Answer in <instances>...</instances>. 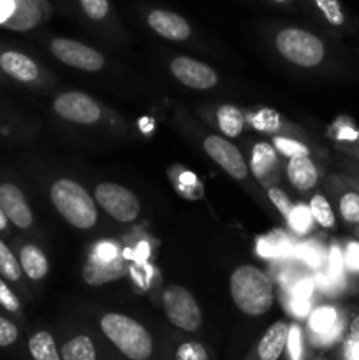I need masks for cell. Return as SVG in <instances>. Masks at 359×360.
<instances>
[{
	"mask_svg": "<svg viewBox=\"0 0 359 360\" xmlns=\"http://www.w3.org/2000/svg\"><path fill=\"white\" fill-rule=\"evenodd\" d=\"M176 360H208V352L201 343L189 341V343L180 345L176 350Z\"/></svg>",
	"mask_w": 359,
	"mask_h": 360,
	"instance_id": "obj_34",
	"label": "cell"
},
{
	"mask_svg": "<svg viewBox=\"0 0 359 360\" xmlns=\"http://www.w3.org/2000/svg\"><path fill=\"white\" fill-rule=\"evenodd\" d=\"M218 127H220L222 134L227 137H236L241 134L245 120H243L241 111L234 105H222L217 112Z\"/></svg>",
	"mask_w": 359,
	"mask_h": 360,
	"instance_id": "obj_25",
	"label": "cell"
},
{
	"mask_svg": "<svg viewBox=\"0 0 359 360\" xmlns=\"http://www.w3.org/2000/svg\"><path fill=\"white\" fill-rule=\"evenodd\" d=\"M312 2L327 25L334 28L348 27V16L340 0H312Z\"/></svg>",
	"mask_w": 359,
	"mask_h": 360,
	"instance_id": "obj_23",
	"label": "cell"
},
{
	"mask_svg": "<svg viewBox=\"0 0 359 360\" xmlns=\"http://www.w3.org/2000/svg\"><path fill=\"white\" fill-rule=\"evenodd\" d=\"M298 257L299 259L305 260L308 266L312 267H317L322 264V248H320L319 245H315V243H306V245H301L298 246Z\"/></svg>",
	"mask_w": 359,
	"mask_h": 360,
	"instance_id": "obj_35",
	"label": "cell"
},
{
	"mask_svg": "<svg viewBox=\"0 0 359 360\" xmlns=\"http://www.w3.org/2000/svg\"><path fill=\"white\" fill-rule=\"evenodd\" d=\"M287 336H289V323L285 322H275L266 333L263 334L257 347V354L260 360H278L284 354L285 347H287Z\"/></svg>",
	"mask_w": 359,
	"mask_h": 360,
	"instance_id": "obj_18",
	"label": "cell"
},
{
	"mask_svg": "<svg viewBox=\"0 0 359 360\" xmlns=\"http://www.w3.org/2000/svg\"><path fill=\"white\" fill-rule=\"evenodd\" d=\"M20 266L30 280H42L48 274V259L34 245H25L20 252Z\"/></svg>",
	"mask_w": 359,
	"mask_h": 360,
	"instance_id": "obj_20",
	"label": "cell"
},
{
	"mask_svg": "<svg viewBox=\"0 0 359 360\" xmlns=\"http://www.w3.org/2000/svg\"><path fill=\"white\" fill-rule=\"evenodd\" d=\"M287 176L289 181L298 190H310L317 185L319 171L308 157H296L289 162Z\"/></svg>",
	"mask_w": 359,
	"mask_h": 360,
	"instance_id": "obj_19",
	"label": "cell"
},
{
	"mask_svg": "<svg viewBox=\"0 0 359 360\" xmlns=\"http://www.w3.org/2000/svg\"><path fill=\"white\" fill-rule=\"evenodd\" d=\"M351 334L352 336L359 338V315L354 316V320L351 322Z\"/></svg>",
	"mask_w": 359,
	"mask_h": 360,
	"instance_id": "obj_45",
	"label": "cell"
},
{
	"mask_svg": "<svg viewBox=\"0 0 359 360\" xmlns=\"http://www.w3.org/2000/svg\"><path fill=\"white\" fill-rule=\"evenodd\" d=\"M291 360H301L303 359V343H301V329L298 326H289V336H287V347Z\"/></svg>",
	"mask_w": 359,
	"mask_h": 360,
	"instance_id": "obj_36",
	"label": "cell"
},
{
	"mask_svg": "<svg viewBox=\"0 0 359 360\" xmlns=\"http://www.w3.org/2000/svg\"><path fill=\"white\" fill-rule=\"evenodd\" d=\"M162 306L169 322L178 329L194 333L203 323V315L197 301L187 288L171 285L162 294Z\"/></svg>",
	"mask_w": 359,
	"mask_h": 360,
	"instance_id": "obj_5",
	"label": "cell"
},
{
	"mask_svg": "<svg viewBox=\"0 0 359 360\" xmlns=\"http://www.w3.org/2000/svg\"><path fill=\"white\" fill-rule=\"evenodd\" d=\"M271 2H277V4H287L289 0H271Z\"/></svg>",
	"mask_w": 359,
	"mask_h": 360,
	"instance_id": "obj_47",
	"label": "cell"
},
{
	"mask_svg": "<svg viewBox=\"0 0 359 360\" xmlns=\"http://www.w3.org/2000/svg\"><path fill=\"white\" fill-rule=\"evenodd\" d=\"M358 238H359V225H358Z\"/></svg>",
	"mask_w": 359,
	"mask_h": 360,
	"instance_id": "obj_48",
	"label": "cell"
},
{
	"mask_svg": "<svg viewBox=\"0 0 359 360\" xmlns=\"http://www.w3.org/2000/svg\"><path fill=\"white\" fill-rule=\"evenodd\" d=\"M341 327H344V322L340 319V313L333 306L315 309L310 316V329L324 345L333 343L340 336Z\"/></svg>",
	"mask_w": 359,
	"mask_h": 360,
	"instance_id": "obj_15",
	"label": "cell"
},
{
	"mask_svg": "<svg viewBox=\"0 0 359 360\" xmlns=\"http://www.w3.org/2000/svg\"><path fill=\"white\" fill-rule=\"evenodd\" d=\"M308 207H310V213H312L313 220H315L317 224H320V227H324V229L334 227V213H333V210H331L329 202L326 200V197L320 195V193H317V195L312 197Z\"/></svg>",
	"mask_w": 359,
	"mask_h": 360,
	"instance_id": "obj_26",
	"label": "cell"
},
{
	"mask_svg": "<svg viewBox=\"0 0 359 360\" xmlns=\"http://www.w3.org/2000/svg\"><path fill=\"white\" fill-rule=\"evenodd\" d=\"M101 329L104 336L130 360H146L153 352L148 330L137 320L122 313H108L102 316Z\"/></svg>",
	"mask_w": 359,
	"mask_h": 360,
	"instance_id": "obj_2",
	"label": "cell"
},
{
	"mask_svg": "<svg viewBox=\"0 0 359 360\" xmlns=\"http://www.w3.org/2000/svg\"><path fill=\"white\" fill-rule=\"evenodd\" d=\"M56 211L76 229H92L97 221L95 202L87 190L73 179H58L51 186Z\"/></svg>",
	"mask_w": 359,
	"mask_h": 360,
	"instance_id": "obj_3",
	"label": "cell"
},
{
	"mask_svg": "<svg viewBox=\"0 0 359 360\" xmlns=\"http://www.w3.org/2000/svg\"><path fill=\"white\" fill-rule=\"evenodd\" d=\"M28 350L34 360H60L58 350H56L55 340L49 333H37L28 341Z\"/></svg>",
	"mask_w": 359,
	"mask_h": 360,
	"instance_id": "obj_22",
	"label": "cell"
},
{
	"mask_svg": "<svg viewBox=\"0 0 359 360\" xmlns=\"http://www.w3.org/2000/svg\"><path fill=\"white\" fill-rule=\"evenodd\" d=\"M0 207L4 210L6 217L9 218V221H13L16 227L28 229L34 221L23 192L13 183H2L0 185Z\"/></svg>",
	"mask_w": 359,
	"mask_h": 360,
	"instance_id": "obj_13",
	"label": "cell"
},
{
	"mask_svg": "<svg viewBox=\"0 0 359 360\" xmlns=\"http://www.w3.org/2000/svg\"><path fill=\"white\" fill-rule=\"evenodd\" d=\"M291 309L296 316H306L310 313V301H306V299H291Z\"/></svg>",
	"mask_w": 359,
	"mask_h": 360,
	"instance_id": "obj_43",
	"label": "cell"
},
{
	"mask_svg": "<svg viewBox=\"0 0 359 360\" xmlns=\"http://www.w3.org/2000/svg\"><path fill=\"white\" fill-rule=\"evenodd\" d=\"M171 72L180 83L194 90H210L218 81L217 72L211 67L189 56H178L172 60Z\"/></svg>",
	"mask_w": 359,
	"mask_h": 360,
	"instance_id": "obj_10",
	"label": "cell"
},
{
	"mask_svg": "<svg viewBox=\"0 0 359 360\" xmlns=\"http://www.w3.org/2000/svg\"><path fill=\"white\" fill-rule=\"evenodd\" d=\"M267 197H270L271 202L275 204V207H278V211L282 213V217H284L285 220H289L292 210H294V206H292V202L289 200V197L285 195L280 188H270L267 190Z\"/></svg>",
	"mask_w": 359,
	"mask_h": 360,
	"instance_id": "obj_37",
	"label": "cell"
},
{
	"mask_svg": "<svg viewBox=\"0 0 359 360\" xmlns=\"http://www.w3.org/2000/svg\"><path fill=\"white\" fill-rule=\"evenodd\" d=\"M0 69L21 83H30L39 77L37 63L30 56L18 51H4L0 55Z\"/></svg>",
	"mask_w": 359,
	"mask_h": 360,
	"instance_id": "obj_16",
	"label": "cell"
},
{
	"mask_svg": "<svg viewBox=\"0 0 359 360\" xmlns=\"http://www.w3.org/2000/svg\"><path fill=\"white\" fill-rule=\"evenodd\" d=\"M95 199L106 213L123 224L134 221L139 214V199L136 193L115 183H101L95 190Z\"/></svg>",
	"mask_w": 359,
	"mask_h": 360,
	"instance_id": "obj_6",
	"label": "cell"
},
{
	"mask_svg": "<svg viewBox=\"0 0 359 360\" xmlns=\"http://www.w3.org/2000/svg\"><path fill=\"white\" fill-rule=\"evenodd\" d=\"M203 146L204 151L208 153V157L213 158L231 178H246V174H248V165H246L241 151H239L234 144L229 143L224 137L210 136L204 139Z\"/></svg>",
	"mask_w": 359,
	"mask_h": 360,
	"instance_id": "obj_9",
	"label": "cell"
},
{
	"mask_svg": "<svg viewBox=\"0 0 359 360\" xmlns=\"http://www.w3.org/2000/svg\"><path fill=\"white\" fill-rule=\"evenodd\" d=\"M289 225H291V229L294 232H298V234H306V232L312 229L313 225V217L312 213H310V207L303 206V204H299V206H294V210H292L291 217H289Z\"/></svg>",
	"mask_w": 359,
	"mask_h": 360,
	"instance_id": "obj_30",
	"label": "cell"
},
{
	"mask_svg": "<svg viewBox=\"0 0 359 360\" xmlns=\"http://www.w3.org/2000/svg\"><path fill=\"white\" fill-rule=\"evenodd\" d=\"M345 266L351 271H354V273H359V243H348Z\"/></svg>",
	"mask_w": 359,
	"mask_h": 360,
	"instance_id": "obj_41",
	"label": "cell"
},
{
	"mask_svg": "<svg viewBox=\"0 0 359 360\" xmlns=\"http://www.w3.org/2000/svg\"><path fill=\"white\" fill-rule=\"evenodd\" d=\"M0 304L11 313H16L20 311V301L18 297L14 295V292L7 287V283L4 280H0Z\"/></svg>",
	"mask_w": 359,
	"mask_h": 360,
	"instance_id": "obj_38",
	"label": "cell"
},
{
	"mask_svg": "<svg viewBox=\"0 0 359 360\" xmlns=\"http://www.w3.org/2000/svg\"><path fill=\"white\" fill-rule=\"evenodd\" d=\"M80 6L83 9V13L94 21L104 20L109 14L108 0H80Z\"/></svg>",
	"mask_w": 359,
	"mask_h": 360,
	"instance_id": "obj_32",
	"label": "cell"
},
{
	"mask_svg": "<svg viewBox=\"0 0 359 360\" xmlns=\"http://www.w3.org/2000/svg\"><path fill=\"white\" fill-rule=\"evenodd\" d=\"M42 0H0V25L11 28L32 27L41 18Z\"/></svg>",
	"mask_w": 359,
	"mask_h": 360,
	"instance_id": "obj_11",
	"label": "cell"
},
{
	"mask_svg": "<svg viewBox=\"0 0 359 360\" xmlns=\"http://www.w3.org/2000/svg\"><path fill=\"white\" fill-rule=\"evenodd\" d=\"M253 176L260 183H271L278 174V157L277 150L267 143H257L252 151V164H250Z\"/></svg>",
	"mask_w": 359,
	"mask_h": 360,
	"instance_id": "obj_17",
	"label": "cell"
},
{
	"mask_svg": "<svg viewBox=\"0 0 359 360\" xmlns=\"http://www.w3.org/2000/svg\"><path fill=\"white\" fill-rule=\"evenodd\" d=\"M148 25L151 27V30H155L158 35L169 39V41H185L192 34L189 21L180 14L171 13V11H151L148 14Z\"/></svg>",
	"mask_w": 359,
	"mask_h": 360,
	"instance_id": "obj_14",
	"label": "cell"
},
{
	"mask_svg": "<svg viewBox=\"0 0 359 360\" xmlns=\"http://www.w3.org/2000/svg\"><path fill=\"white\" fill-rule=\"evenodd\" d=\"M315 360H327V359H315Z\"/></svg>",
	"mask_w": 359,
	"mask_h": 360,
	"instance_id": "obj_49",
	"label": "cell"
},
{
	"mask_svg": "<svg viewBox=\"0 0 359 360\" xmlns=\"http://www.w3.org/2000/svg\"><path fill=\"white\" fill-rule=\"evenodd\" d=\"M53 109L58 116H62L67 122L81 123V125H90L101 118V108L97 102L87 94L81 91H69L56 97Z\"/></svg>",
	"mask_w": 359,
	"mask_h": 360,
	"instance_id": "obj_8",
	"label": "cell"
},
{
	"mask_svg": "<svg viewBox=\"0 0 359 360\" xmlns=\"http://www.w3.org/2000/svg\"><path fill=\"white\" fill-rule=\"evenodd\" d=\"M127 274V264L123 257L116 255L113 259H101V257L94 255L83 267V280L87 285L92 287H99V285H106L109 281H116Z\"/></svg>",
	"mask_w": 359,
	"mask_h": 360,
	"instance_id": "obj_12",
	"label": "cell"
},
{
	"mask_svg": "<svg viewBox=\"0 0 359 360\" xmlns=\"http://www.w3.org/2000/svg\"><path fill=\"white\" fill-rule=\"evenodd\" d=\"M7 224H9V218L6 217L4 210H2V207H0V231H6Z\"/></svg>",
	"mask_w": 359,
	"mask_h": 360,
	"instance_id": "obj_46",
	"label": "cell"
},
{
	"mask_svg": "<svg viewBox=\"0 0 359 360\" xmlns=\"http://www.w3.org/2000/svg\"><path fill=\"white\" fill-rule=\"evenodd\" d=\"M60 357L63 360H97V354L90 338L76 336L63 345Z\"/></svg>",
	"mask_w": 359,
	"mask_h": 360,
	"instance_id": "obj_24",
	"label": "cell"
},
{
	"mask_svg": "<svg viewBox=\"0 0 359 360\" xmlns=\"http://www.w3.org/2000/svg\"><path fill=\"white\" fill-rule=\"evenodd\" d=\"M231 297L245 315L260 316L273 306V285L257 267L239 266L231 276Z\"/></svg>",
	"mask_w": 359,
	"mask_h": 360,
	"instance_id": "obj_1",
	"label": "cell"
},
{
	"mask_svg": "<svg viewBox=\"0 0 359 360\" xmlns=\"http://www.w3.org/2000/svg\"><path fill=\"white\" fill-rule=\"evenodd\" d=\"M292 250L296 248L284 232H273L257 243V252L260 257H280L282 259V257L292 255Z\"/></svg>",
	"mask_w": 359,
	"mask_h": 360,
	"instance_id": "obj_21",
	"label": "cell"
},
{
	"mask_svg": "<svg viewBox=\"0 0 359 360\" xmlns=\"http://www.w3.org/2000/svg\"><path fill=\"white\" fill-rule=\"evenodd\" d=\"M338 210L347 224L359 225V192L347 190L341 193L340 200H338Z\"/></svg>",
	"mask_w": 359,
	"mask_h": 360,
	"instance_id": "obj_27",
	"label": "cell"
},
{
	"mask_svg": "<svg viewBox=\"0 0 359 360\" xmlns=\"http://www.w3.org/2000/svg\"><path fill=\"white\" fill-rule=\"evenodd\" d=\"M344 257H341V252L338 246H333L329 252V281L333 287H338L341 280H344Z\"/></svg>",
	"mask_w": 359,
	"mask_h": 360,
	"instance_id": "obj_33",
	"label": "cell"
},
{
	"mask_svg": "<svg viewBox=\"0 0 359 360\" xmlns=\"http://www.w3.org/2000/svg\"><path fill=\"white\" fill-rule=\"evenodd\" d=\"M51 53L60 62L74 67V69L97 72L104 67V56L101 53L88 48L83 42L73 41V39H53Z\"/></svg>",
	"mask_w": 359,
	"mask_h": 360,
	"instance_id": "obj_7",
	"label": "cell"
},
{
	"mask_svg": "<svg viewBox=\"0 0 359 360\" xmlns=\"http://www.w3.org/2000/svg\"><path fill=\"white\" fill-rule=\"evenodd\" d=\"M313 292V281L305 278V280H299L294 287H291V297L292 299H306L310 301Z\"/></svg>",
	"mask_w": 359,
	"mask_h": 360,
	"instance_id": "obj_40",
	"label": "cell"
},
{
	"mask_svg": "<svg viewBox=\"0 0 359 360\" xmlns=\"http://www.w3.org/2000/svg\"><path fill=\"white\" fill-rule=\"evenodd\" d=\"M273 148L289 158L308 157V148L305 144L294 139H287V137H275Z\"/></svg>",
	"mask_w": 359,
	"mask_h": 360,
	"instance_id": "obj_31",
	"label": "cell"
},
{
	"mask_svg": "<svg viewBox=\"0 0 359 360\" xmlns=\"http://www.w3.org/2000/svg\"><path fill=\"white\" fill-rule=\"evenodd\" d=\"M0 274L9 281H18L21 278L20 262L4 241H0Z\"/></svg>",
	"mask_w": 359,
	"mask_h": 360,
	"instance_id": "obj_28",
	"label": "cell"
},
{
	"mask_svg": "<svg viewBox=\"0 0 359 360\" xmlns=\"http://www.w3.org/2000/svg\"><path fill=\"white\" fill-rule=\"evenodd\" d=\"M250 123L260 132H275L280 129V115L275 109L264 108L250 116Z\"/></svg>",
	"mask_w": 359,
	"mask_h": 360,
	"instance_id": "obj_29",
	"label": "cell"
},
{
	"mask_svg": "<svg viewBox=\"0 0 359 360\" xmlns=\"http://www.w3.org/2000/svg\"><path fill=\"white\" fill-rule=\"evenodd\" d=\"M344 352H345V359L347 360H359V338L352 336L351 334V336L345 340Z\"/></svg>",
	"mask_w": 359,
	"mask_h": 360,
	"instance_id": "obj_42",
	"label": "cell"
},
{
	"mask_svg": "<svg viewBox=\"0 0 359 360\" xmlns=\"http://www.w3.org/2000/svg\"><path fill=\"white\" fill-rule=\"evenodd\" d=\"M358 158H359V153H358Z\"/></svg>",
	"mask_w": 359,
	"mask_h": 360,
	"instance_id": "obj_50",
	"label": "cell"
},
{
	"mask_svg": "<svg viewBox=\"0 0 359 360\" xmlns=\"http://www.w3.org/2000/svg\"><path fill=\"white\" fill-rule=\"evenodd\" d=\"M97 257H101V259H113V257L118 255V252H116V248L113 245H109V243H102V245L97 246V253H95Z\"/></svg>",
	"mask_w": 359,
	"mask_h": 360,
	"instance_id": "obj_44",
	"label": "cell"
},
{
	"mask_svg": "<svg viewBox=\"0 0 359 360\" xmlns=\"http://www.w3.org/2000/svg\"><path fill=\"white\" fill-rule=\"evenodd\" d=\"M277 48L284 58L301 67H315L326 56L324 42L303 28H285L277 35Z\"/></svg>",
	"mask_w": 359,
	"mask_h": 360,
	"instance_id": "obj_4",
	"label": "cell"
},
{
	"mask_svg": "<svg viewBox=\"0 0 359 360\" xmlns=\"http://www.w3.org/2000/svg\"><path fill=\"white\" fill-rule=\"evenodd\" d=\"M18 340V329L13 322L0 316V347H11Z\"/></svg>",
	"mask_w": 359,
	"mask_h": 360,
	"instance_id": "obj_39",
	"label": "cell"
}]
</instances>
